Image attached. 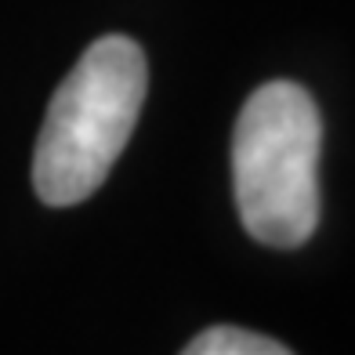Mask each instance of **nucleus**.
<instances>
[{
    "instance_id": "2",
    "label": "nucleus",
    "mask_w": 355,
    "mask_h": 355,
    "mask_svg": "<svg viewBox=\"0 0 355 355\" xmlns=\"http://www.w3.org/2000/svg\"><path fill=\"white\" fill-rule=\"evenodd\" d=\"M322 120L294 80L261 84L232 131V189L243 229L265 247L294 250L319 225Z\"/></svg>"
},
{
    "instance_id": "3",
    "label": "nucleus",
    "mask_w": 355,
    "mask_h": 355,
    "mask_svg": "<svg viewBox=\"0 0 355 355\" xmlns=\"http://www.w3.org/2000/svg\"><path fill=\"white\" fill-rule=\"evenodd\" d=\"M182 355H294V352L265 334H250L239 327H211L200 337H192Z\"/></svg>"
},
{
    "instance_id": "1",
    "label": "nucleus",
    "mask_w": 355,
    "mask_h": 355,
    "mask_svg": "<svg viewBox=\"0 0 355 355\" xmlns=\"http://www.w3.org/2000/svg\"><path fill=\"white\" fill-rule=\"evenodd\" d=\"M149 91L145 51L131 37L94 40L51 94L33 153V185L47 207L84 203L131 141Z\"/></svg>"
}]
</instances>
